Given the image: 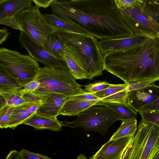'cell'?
<instances>
[{"mask_svg": "<svg viewBox=\"0 0 159 159\" xmlns=\"http://www.w3.org/2000/svg\"><path fill=\"white\" fill-rule=\"evenodd\" d=\"M50 6L53 14L98 40L134 35L114 0H54Z\"/></svg>", "mask_w": 159, "mask_h": 159, "instance_id": "6da1fadb", "label": "cell"}, {"mask_svg": "<svg viewBox=\"0 0 159 159\" xmlns=\"http://www.w3.org/2000/svg\"><path fill=\"white\" fill-rule=\"evenodd\" d=\"M103 70L127 85L140 80L159 79V45L148 39L141 44L103 55Z\"/></svg>", "mask_w": 159, "mask_h": 159, "instance_id": "7a4b0ae2", "label": "cell"}, {"mask_svg": "<svg viewBox=\"0 0 159 159\" xmlns=\"http://www.w3.org/2000/svg\"><path fill=\"white\" fill-rule=\"evenodd\" d=\"M56 33L77 56L87 79L102 75L103 55L96 38L84 33L61 30Z\"/></svg>", "mask_w": 159, "mask_h": 159, "instance_id": "3957f363", "label": "cell"}, {"mask_svg": "<svg viewBox=\"0 0 159 159\" xmlns=\"http://www.w3.org/2000/svg\"><path fill=\"white\" fill-rule=\"evenodd\" d=\"M36 78L40 84L38 88L31 93L34 94L45 96L56 93L67 98L87 93L76 82L69 70L39 67Z\"/></svg>", "mask_w": 159, "mask_h": 159, "instance_id": "277c9868", "label": "cell"}, {"mask_svg": "<svg viewBox=\"0 0 159 159\" xmlns=\"http://www.w3.org/2000/svg\"><path fill=\"white\" fill-rule=\"evenodd\" d=\"M159 152V127L141 120L121 159H152Z\"/></svg>", "mask_w": 159, "mask_h": 159, "instance_id": "5b68a950", "label": "cell"}, {"mask_svg": "<svg viewBox=\"0 0 159 159\" xmlns=\"http://www.w3.org/2000/svg\"><path fill=\"white\" fill-rule=\"evenodd\" d=\"M0 66L23 87L35 78L39 68L38 61L29 55L4 47L0 48Z\"/></svg>", "mask_w": 159, "mask_h": 159, "instance_id": "8992f818", "label": "cell"}, {"mask_svg": "<svg viewBox=\"0 0 159 159\" xmlns=\"http://www.w3.org/2000/svg\"><path fill=\"white\" fill-rule=\"evenodd\" d=\"M77 116V118L71 122L61 121L62 126L80 127L86 131H94L104 135L112 125L120 120L112 110L105 106L97 105L81 112Z\"/></svg>", "mask_w": 159, "mask_h": 159, "instance_id": "52a82bcc", "label": "cell"}, {"mask_svg": "<svg viewBox=\"0 0 159 159\" xmlns=\"http://www.w3.org/2000/svg\"><path fill=\"white\" fill-rule=\"evenodd\" d=\"M17 21L23 32L39 45L43 46L51 34L60 30L47 20L39 8L32 6L20 12L17 16Z\"/></svg>", "mask_w": 159, "mask_h": 159, "instance_id": "ba28073f", "label": "cell"}, {"mask_svg": "<svg viewBox=\"0 0 159 159\" xmlns=\"http://www.w3.org/2000/svg\"><path fill=\"white\" fill-rule=\"evenodd\" d=\"M119 10L134 35L154 39L159 38V24L144 12L143 0H135L130 5Z\"/></svg>", "mask_w": 159, "mask_h": 159, "instance_id": "9c48e42d", "label": "cell"}, {"mask_svg": "<svg viewBox=\"0 0 159 159\" xmlns=\"http://www.w3.org/2000/svg\"><path fill=\"white\" fill-rule=\"evenodd\" d=\"M19 42L33 59L45 66L69 70L65 61L53 56L44 47L37 44L23 31H20Z\"/></svg>", "mask_w": 159, "mask_h": 159, "instance_id": "30bf717a", "label": "cell"}, {"mask_svg": "<svg viewBox=\"0 0 159 159\" xmlns=\"http://www.w3.org/2000/svg\"><path fill=\"white\" fill-rule=\"evenodd\" d=\"M32 0H0V24L23 31L18 23L17 14L31 6Z\"/></svg>", "mask_w": 159, "mask_h": 159, "instance_id": "8fae6325", "label": "cell"}, {"mask_svg": "<svg viewBox=\"0 0 159 159\" xmlns=\"http://www.w3.org/2000/svg\"><path fill=\"white\" fill-rule=\"evenodd\" d=\"M159 96V86L153 84L145 88L128 91L127 104L138 112Z\"/></svg>", "mask_w": 159, "mask_h": 159, "instance_id": "7c38bea8", "label": "cell"}, {"mask_svg": "<svg viewBox=\"0 0 159 159\" xmlns=\"http://www.w3.org/2000/svg\"><path fill=\"white\" fill-rule=\"evenodd\" d=\"M133 136L109 140L89 159H121Z\"/></svg>", "mask_w": 159, "mask_h": 159, "instance_id": "4fadbf2b", "label": "cell"}, {"mask_svg": "<svg viewBox=\"0 0 159 159\" xmlns=\"http://www.w3.org/2000/svg\"><path fill=\"white\" fill-rule=\"evenodd\" d=\"M146 37L134 35L129 37L98 40V44L102 54L133 47L143 43L148 39Z\"/></svg>", "mask_w": 159, "mask_h": 159, "instance_id": "5bb4252c", "label": "cell"}, {"mask_svg": "<svg viewBox=\"0 0 159 159\" xmlns=\"http://www.w3.org/2000/svg\"><path fill=\"white\" fill-rule=\"evenodd\" d=\"M48 95L42 100L34 102L26 103L15 107L7 128L14 129L22 124L24 122L36 113Z\"/></svg>", "mask_w": 159, "mask_h": 159, "instance_id": "9a60e30c", "label": "cell"}, {"mask_svg": "<svg viewBox=\"0 0 159 159\" xmlns=\"http://www.w3.org/2000/svg\"><path fill=\"white\" fill-rule=\"evenodd\" d=\"M66 97L61 94H49L44 102L37 109V114L44 117L57 119Z\"/></svg>", "mask_w": 159, "mask_h": 159, "instance_id": "2e32d148", "label": "cell"}, {"mask_svg": "<svg viewBox=\"0 0 159 159\" xmlns=\"http://www.w3.org/2000/svg\"><path fill=\"white\" fill-rule=\"evenodd\" d=\"M105 103L101 99L90 101L74 100L66 98L59 115L77 116L80 112L94 105H103Z\"/></svg>", "mask_w": 159, "mask_h": 159, "instance_id": "e0dca14e", "label": "cell"}, {"mask_svg": "<svg viewBox=\"0 0 159 159\" xmlns=\"http://www.w3.org/2000/svg\"><path fill=\"white\" fill-rule=\"evenodd\" d=\"M23 124L27 125L37 129H48L58 132L62 129L61 121L38 115L36 113L24 122Z\"/></svg>", "mask_w": 159, "mask_h": 159, "instance_id": "ac0fdd59", "label": "cell"}, {"mask_svg": "<svg viewBox=\"0 0 159 159\" xmlns=\"http://www.w3.org/2000/svg\"><path fill=\"white\" fill-rule=\"evenodd\" d=\"M64 60L75 79H87V75L69 48L64 43Z\"/></svg>", "mask_w": 159, "mask_h": 159, "instance_id": "d6986e66", "label": "cell"}, {"mask_svg": "<svg viewBox=\"0 0 159 159\" xmlns=\"http://www.w3.org/2000/svg\"><path fill=\"white\" fill-rule=\"evenodd\" d=\"M22 88L5 92L0 91V107L7 105L15 107L26 103L23 96Z\"/></svg>", "mask_w": 159, "mask_h": 159, "instance_id": "ffe728a7", "label": "cell"}, {"mask_svg": "<svg viewBox=\"0 0 159 159\" xmlns=\"http://www.w3.org/2000/svg\"><path fill=\"white\" fill-rule=\"evenodd\" d=\"M43 47L53 56L64 60V43L56 33L49 36Z\"/></svg>", "mask_w": 159, "mask_h": 159, "instance_id": "44dd1931", "label": "cell"}, {"mask_svg": "<svg viewBox=\"0 0 159 159\" xmlns=\"http://www.w3.org/2000/svg\"><path fill=\"white\" fill-rule=\"evenodd\" d=\"M44 15L48 22L60 31L84 33L82 30L77 26L59 17L53 13H46L44 14Z\"/></svg>", "mask_w": 159, "mask_h": 159, "instance_id": "7402d4cb", "label": "cell"}, {"mask_svg": "<svg viewBox=\"0 0 159 159\" xmlns=\"http://www.w3.org/2000/svg\"><path fill=\"white\" fill-rule=\"evenodd\" d=\"M103 106L114 111L122 121L137 119V112L127 104L106 103Z\"/></svg>", "mask_w": 159, "mask_h": 159, "instance_id": "603a6c76", "label": "cell"}, {"mask_svg": "<svg viewBox=\"0 0 159 159\" xmlns=\"http://www.w3.org/2000/svg\"><path fill=\"white\" fill-rule=\"evenodd\" d=\"M137 119L122 121L120 126L114 133L109 140L134 136L137 129Z\"/></svg>", "mask_w": 159, "mask_h": 159, "instance_id": "cb8c5ba5", "label": "cell"}, {"mask_svg": "<svg viewBox=\"0 0 159 159\" xmlns=\"http://www.w3.org/2000/svg\"><path fill=\"white\" fill-rule=\"evenodd\" d=\"M22 88L15 79L0 66V91H7Z\"/></svg>", "mask_w": 159, "mask_h": 159, "instance_id": "d4e9b609", "label": "cell"}, {"mask_svg": "<svg viewBox=\"0 0 159 159\" xmlns=\"http://www.w3.org/2000/svg\"><path fill=\"white\" fill-rule=\"evenodd\" d=\"M144 12L159 24V6L154 0H143Z\"/></svg>", "mask_w": 159, "mask_h": 159, "instance_id": "484cf974", "label": "cell"}, {"mask_svg": "<svg viewBox=\"0 0 159 159\" xmlns=\"http://www.w3.org/2000/svg\"><path fill=\"white\" fill-rule=\"evenodd\" d=\"M128 85L125 83L122 84H111L107 89L95 93L93 94L100 99L108 97L125 89Z\"/></svg>", "mask_w": 159, "mask_h": 159, "instance_id": "4316f807", "label": "cell"}, {"mask_svg": "<svg viewBox=\"0 0 159 159\" xmlns=\"http://www.w3.org/2000/svg\"><path fill=\"white\" fill-rule=\"evenodd\" d=\"M127 95L128 91L123 89L111 95L103 98L101 100L105 103L127 104Z\"/></svg>", "mask_w": 159, "mask_h": 159, "instance_id": "83f0119b", "label": "cell"}, {"mask_svg": "<svg viewBox=\"0 0 159 159\" xmlns=\"http://www.w3.org/2000/svg\"><path fill=\"white\" fill-rule=\"evenodd\" d=\"M14 107L5 105L0 107V127L7 128Z\"/></svg>", "mask_w": 159, "mask_h": 159, "instance_id": "f1b7e54d", "label": "cell"}, {"mask_svg": "<svg viewBox=\"0 0 159 159\" xmlns=\"http://www.w3.org/2000/svg\"><path fill=\"white\" fill-rule=\"evenodd\" d=\"M111 84L107 81H98L84 85V91L87 93H95L104 90L109 87Z\"/></svg>", "mask_w": 159, "mask_h": 159, "instance_id": "f546056e", "label": "cell"}, {"mask_svg": "<svg viewBox=\"0 0 159 159\" xmlns=\"http://www.w3.org/2000/svg\"><path fill=\"white\" fill-rule=\"evenodd\" d=\"M141 120L153 124L159 127V112L140 111Z\"/></svg>", "mask_w": 159, "mask_h": 159, "instance_id": "4dcf8cb0", "label": "cell"}, {"mask_svg": "<svg viewBox=\"0 0 159 159\" xmlns=\"http://www.w3.org/2000/svg\"><path fill=\"white\" fill-rule=\"evenodd\" d=\"M158 81H159V79L146 80L134 82L128 84L124 90L129 91L145 88Z\"/></svg>", "mask_w": 159, "mask_h": 159, "instance_id": "1f68e13d", "label": "cell"}, {"mask_svg": "<svg viewBox=\"0 0 159 159\" xmlns=\"http://www.w3.org/2000/svg\"><path fill=\"white\" fill-rule=\"evenodd\" d=\"M19 159H53L46 156L32 152L25 149L20 152Z\"/></svg>", "mask_w": 159, "mask_h": 159, "instance_id": "d6a6232c", "label": "cell"}, {"mask_svg": "<svg viewBox=\"0 0 159 159\" xmlns=\"http://www.w3.org/2000/svg\"><path fill=\"white\" fill-rule=\"evenodd\" d=\"M68 99L74 100L90 101L100 99L93 93H86L79 95L73 96L66 98Z\"/></svg>", "mask_w": 159, "mask_h": 159, "instance_id": "836d02e7", "label": "cell"}, {"mask_svg": "<svg viewBox=\"0 0 159 159\" xmlns=\"http://www.w3.org/2000/svg\"><path fill=\"white\" fill-rule=\"evenodd\" d=\"M22 92L23 98L26 103L34 102L42 100L44 99L48 95L45 96H43L34 94L32 93L24 92Z\"/></svg>", "mask_w": 159, "mask_h": 159, "instance_id": "e575fe53", "label": "cell"}, {"mask_svg": "<svg viewBox=\"0 0 159 159\" xmlns=\"http://www.w3.org/2000/svg\"><path fill=\"white\" fill-rule=\"evenodd\" d=\"M39 83L35 78L29 84L21 89L23 92L31 93L35 91L39 87Z\"/></svg>", "mask_w": 159, "mask_h": 159, "instance_id": "d590c367", "label": "cell"}, {"mask_svg": "<svg viewBox=\"0 0 159 159\" xmlns=\"http://www.w3.org/2000/svg\"><path fill=\"white\" fill-rule=\"evenodd\" d=\"M140 111L159 112V96L151 103L144 107Z\"/></svg>", "mask_w": 159, "mask_h": 159, "instance_id": "8d00e7d4", "label": "cell"}, {"mask_svg": "<svg viewBox=\"0 0 159 159\" xmlns=\"http://www.w3.org/2000/svg\"><path fill=\"white\" fill-rule=\"evenodd\" d=\"M135 1V0H114V2L116 7L119 10L130 5Z\"/></svg>", "mask_w": 159, "mask_h": 159, "instance_id": "74e56055", "label": "cell"}, {"mask_svg": "<svg viewBox=\"0 0 159 159\" xmlns=\"http://www.w3.org/2000/svg\"><path fill=\"white\" fill-rule=\"evenodd\" d=\"M54 0H33L35 6L39 7L46 8L51 5Z\"/></svg>", "mask_w": 159, "mask_h": 159, "instance_id": "f35d334b", "label": "cell"}, {"mask_svg": "<svg viewBox=\"0 0 159 159\" xmlns=\"http://www.w3.org/2000/svg\"><path fill=\"white\" fill-rule=\"evenodd\" d=\"M10 34L6 28L0 30V44L1 45L7 40Z\"/></svg>", "mask_w": 159, "mask_h": 159, "instance_id": "ab89813d", "label": "cell"}, {"mask_svg": "<svg viewBox=\"0 0 159 159\" xmlns=\"http://www.w3.org/2000/svg\"><path fill=\"white\" fill-rule=\"evenodd\" d=\"M19 152L13 150L10 152L5 159H19Z\"/></svg>", "mask_w": 159, "mask_h": 159, "instance_id": "60d3db41", "label": "cell"}, {"mask_svg": "<svg viewBox=\"0 0 159 159\" xmlns=\"http://www.w3.org/2000/svg\"><path fill=\"white\" fill-rule=\"evenodd\" d=\"M76 159H88L83 154L79 155Z\"/></svg>", "mask_w": 159, "mask_h": 159, "instance_id": "b9f144b4", "label": "cell"}, {"mask_svg": "<svg viewBox=\"0 0 159 159\" xmlns=\"http://www.w3.org/2000/svg\"><path fill=\"white\" fill-rule=\"evenodd\" d=\"M152 159H159V152Z\"/></svg>", "mask_w": 159, "mask_h": 159, "instance_id": "7bdbcfd3", "label": "cell"}, {"mask_svg": "<svg viewBox=\"0 0 159 159\" xmlns=\"http://www.w3.org/2000/svg\"><path fill=\"white\" fill-rule=\"evenodd\" d=\"M157 43L159 45V38L155 39Z\"/></svg>", "mask_w": 159, "mask_h": 159, "instance_id": "ee69618b", "label": "cell"}, {"mask_svg": "<svg viewBox=\"0 0 159 159\" xmlns=\"http://www.w3.org/2000/svg\"><path fill=\"white\" fill-rule=\"evenodd\" d=\"M155 2L159 6V0H154Z\"/></svg>", "mask_w": 159, "mask_h": 159, "instance_id": "f6af8a7d", "label": "cell"}]
</instances>
